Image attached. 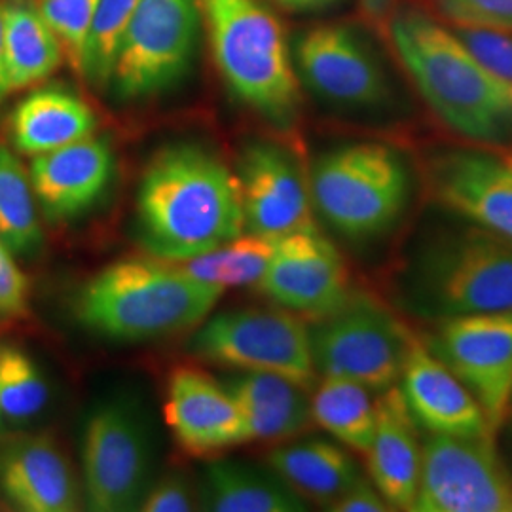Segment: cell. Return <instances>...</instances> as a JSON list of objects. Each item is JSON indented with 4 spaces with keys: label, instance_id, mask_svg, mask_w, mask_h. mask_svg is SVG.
<instances>
[{
    "label": "cell",
    "instance_id": "1",
    "mask_svg": "<svg viewBox=\"0 0 512 512\" xmlns=\"http://www.w3.org/2000/svg\"><path fill=\"white\" fill-rule=\"evenodd\" d=\"M135 226L148 255L181 264L245 232L238 177L194 143L162 148L137 190Z\"/></svg>",
    "mask_w": 512,
    "mask_h": 512
},
{
    "label": "cell",
    "instance_id": "2",
    "mask_svg": "<svg viewBox=\"0 0 512 512\" xmlns=\"http://www.w3.org/2000/svg\"><path fill=\"white\" fill-rule=\"evenodd\" d=\"M452 217L425 228L406 249L397 304L427 323L512 310V241Z\"/></svg>",
    "mask_w": 512,
    "mask_h": 512
},
{
    "label": "cell",
    "instance_id": "3",
    "mask_svg": "<svg viewBox=\"0 0 512 512\" xmlns=\"http://www.w3.org/2000/svg\"><path fill=\"white\" fill-rule=\"evenodd\" d=\"M387 38L427 107L478 147L512 143V97L456 33L416 8H397Z\"/></svg>",
    "mask_w": 512,
    "mask_h": 512
},
{
    "label": "cell",
    "instance_id": "4",
    "mask_svg": "<svg viewBox=\"0 0 512 512\" xmlns=\"http://www.w3.org/2000/svg\"><path fill=\"white\" fill-rule=\"evenodd\" d=\"M181 264L129 258L103 268L82 287L76 317L88 329L120 342H143L198 327L222 294Z\"/></svg>",
    "mask_w": 512,
    "mask_h": 512
},
{
    "label": "cell",
    "instance_id": "5",
    "mask_svg": "<svg viewBox=\"0 0 512 512\" xmlns=\"http://www.w3.org/2000/svg\"><path fill=\"white\" fill-rule=\"evenodd\" d=\"M220 76L241 103L279 128L300 110V82L283 25L262 0H200Z\"/></svg>",
    "mask_w": 512,
    "mask_h": 512
},
{
    "label": "cell",
    "instance_id": "6",
    "mask_svg": "<svg viewBox=\"0 0 512 512\" xmlns=\"http://www.w3.org/2000/svg\"><path fill=\"white\" fill-rule=\"evenodd\" d=\"M315 211L344 238L384 234L403 215L410 173L403 156L384 143H351L325 152L311 169Z\"/></svg>",
    "mask_w": 512,
    "mask_h": 512
},
{
    "label": "cell",
    "instance_id": "7",
    "mask_svg": "<svg viewBox=\"0 0 512 512\" xmlns=\"http://www.w3.org/2000/svg\"><path fill=\"white\" fill-rule=\"evenodd\" d=\"M412 332L382 298L351 291L338 310L310 327L315 372L319 378H346L380 395L399 382Z\"/></svg>",
    "mask_w": 512,
    "mask_h": 512
},
{
    "label": "cell",
    "instance_id": "8",
    "mask_svg": "<svg viewBox=\"0 0 512 512\" xmlns=\"http://www.w3.org/2000/svg\"><path fill=\"white\" fill-rule=\"evenodd\" d=\"M188 351L213 365L266 372L311 391L319 376L311 355L310 327L283 308H239L207 317Z\"/></svg>",
    "mask_w": 512,
    "mask_h": 512
},
{
    "label": "cell",
    "instance_id": "9",
    "mask_svg": "<svg viewBox=\"0 0 512 512\" xmlns=\"http://www.w3.org/2000/svg\"><path fill=\"white\" fill-rule=\"evenodd\" d=\"M82 495L93 512L137 511L152 473V444L137 406L99 404L82 437Z\"/></svg>",
    "mask_w": 512,
    "mask_h": 512
},
{
    "label": "cell",
    "instance_id": "10",
    "mask_svg": "<svg viewBox=\"0 0 512 512\" xmlns=\"http://www.w3.org/2000/svg\"><path fill=\"white\" fill-rule=\"evenodd\" d=\"M200 16V0H141L114 59L118 97L145 99L175 86L190 67Z\"/></svg>",
    "mask_w": 512,
    "mask_h": 512
},
{
    "label": "cell",
    "instance_id": "11",
    "mask_svg": "<svg viewBox=\"0 0 512 512\" xmlns=\"http://www.w3.org/2000/svg\"><path fill=\"white\" fill-rule=\"evenodd\" d=\"M410 512H512V473L497 437L423 433L420 486Z\"/></svg>",
    "mask_w": 512,
    "mask_h": 512
},
{
    "label": "cell",
    "instance_id": "12",
    "mask_svg": "<svg viewBox=\"0 0 512 512\" xmlns=\"http://www.w3.org/2000/svg\"><path fill=\"white\" fill-rule=\"evenodd\" d=\"M423 342L482 406L495 435L512 399V310L450 317L431 323Z\"/></svg>",
    "mask_w": 512,
    "mask_h": 512
},
{
    "label": "cell",
    "instance_id": "13",
    "mask_svg": "<svg viewBox=\"0 0 512 512\" xmlns=\"http://www.w3.org/2000/svg\"><path fill=\"white\" fill-rule=\"evenodd\" d=\"M300 78L317 97L344 109H376L391 99L382 63L355 29L315 25L296 40Z\"/></svg>",
    "mask_w": 512,
    "mask_h": 512
},
{
    "label": "cell",
    "instance_id": "14",
    "mask_svg": "<svg viewBox=\"0 0 512 512\" xmlns=\"http://www.w3.org/2000/svg\"><path fill=\"white\" fill-rule=\"evenodd\" d=\"M256 289L275 306L311 323L338 310L353 291L344 256L317 226L275 241L270 264Z\"/></svg>",
    "mask_w": 512,
    "mask_h": 512
},
{
    "label": "cell",
    "instance_id": "15",
    "mask_svg": "<svg viewBox=\"0 0 512 512\" xmlns=\"http://www.w3.org/2000/svg\"><path fill=\"white\" fill-rule=\"evenodd\" d=\"M425 184L448 215L512 241V169L482 147L446 148L425 162Z\"/></svg>",
    "mask_w": 512,
    "mask_h": 512
},
{
    "label": "cell",
    "instance_id": "16",
    "mask_svg": "<svg viewBox=\"0 0 512 512\" xmlns=\"http://www.w3.org/2000/svg\"><path fill=\"white\" fill-rule=\"evenodd\" d=\"M236 177L245 232L279 239L315 226L310 181L285 148L268 141L247 145Z\"/></svg>",
    "mask_w": 512,
    "mask_h": 512
},
{
    "label": "cell",
    "instance_id": "17",
    "mask_svg": "<svg viewBox=\"0 0 512 512\" xmlns=\"http://www.w3.org/2000/svg\"><path fill=\"white\" fill-rule=\"evenodd\" d=\"M0 499L21 512H74L84 505L73 465L46 433H0Z\"/></svg>",
    "mask_w": 512,
    "mask_h": 512
},
{
    "label": "cell",
    "instance_id": "18",
    "mask_svg": "<svg viewBox=\"0 0 512 512\" xmlns=\"http://www.w3.org/2000/svg\"><path fill=\"white\" fill-rule=\"evenodd\" d=\"M397 387L421 433L497 437L473 393L429 349L418 332H412Z\"/></svg>",
    "mask_w": 512,
    "mask_h": 512
},
{
    "label": "cell",
    "instance_id": "19",
    "mask_svg": "<svg viewBox=\"0 0 512 512\" xmlns=\"http://www.w3.org/2000/svg\"><path fill=\"white\" fill-rule=\"evenodd\" d=\"M114 167L109 139L95 135L33 156L29 177L40 217L61 224L88 213L107 192Z\"/></svg>",
    "mask_w": 512,
    "mask_h": 512
},
{
    "label": "cell",
    "instance_id": "20",
    "mask_svg": "<svg viewBox=\"0 0 512 512\" xmlns=\"http://www.w3.org/2000/svg\"><path fill=\"white\" fill-rule=\"evenodd\" d=\"M165 421L179 446L194 456H213L249 442L230 389L196 368H177L169 376Z\"/></svg>",
    "mask_w": 512,
    "mask_h": 512
},
{
    "label": "cell",
    "instance_id": "21",
    "mask_svg": "<svg viewBox=\"0 0 512 512\" xmlns=\"http://www.w3.org/2000/svg\"><path fill=\"white\" fill-rule=\"evenodd\" d=\"M376 404V431L365 454L368 475L391 511H410L420 486L421 431L397 385L380 393Z\"/></svg>",
    "mask_w": 512,
    "mask_h": 512
},
{
    "label": "cell",
    "instance_id": "22",
    "mask_svg": "<svg viewBox=\"0 0 512 512\" xmlns=\"http://www.w3.org/2000/svg\"><path fill=\"white\" fill-rule=\"evenodd\" d=\"M92 107L63 86H42L27 93L10 116V137L19 154L38 156L95 135Z\"/></svg>",
    "mask_w": 512,
    "mask_h": 512
},
{
    "label": "cell",
    "instance_id": "23",
    "mask_svg": "<svg viewBox=\"0 0 512 512\" xmlns=\"http://www.w3.org/2000/svg\"><path fill=\"white\" fill-rule=\"evenodd\" d=\"M238 403L249 442H287L311 423L310 391L266 372H243L226 385Z\"/></svg>",
    "mask_w": 512,
    "mask_h": 512
},
{
    "label": "cell",
    "instance_id": "24",
    "mask_svg": "<svg viewBox=\"0 0 512 512\" xmlns=\"http://www.w3.org/2000/svg\"><path fill=\"white\" fill-rule=\"evenodd\" d=\"M198 505L213 512H304L310 503L275 473L243 461L219 459L203 469Z\"/></svg>",
    "mask_w": 512,
    "mask_h": 512
},
{
    "label": "cell",
    "instance_id": "25",
    "mask_svg": "<svg viewBox=\"0 0 512 512\" xmlns=\"http://www.w3.org/2000/svg\"><path fill=\"white\" fill-rule=\"evenodd\" d=\"M268 465L308 503L325 509L361 478L353 452L332 439H304L277 446Z\"/></svg>",
    "mask_w": 512,
    "mask_h": 512
},
{
    "label": "cell",
    "instance_id": "26",
    "mask_svg": "<svg viewBox=\"0 0 512 512\" xmlns=\"http://www.w3.org/2000/svg\"><path fill=\"white\" fill-rule=\"evenodd\" d=\"M4 69L10 93L33 88L65 59L61 40L44 18L38 0H2Z\"/></svg>",
    "mask_w": 512,
    "mask_h": 512
},
{
    "label": "cell",
    "instance_id": "27",
    "mask_svg": "<svg viewBox=\"0 0 512 512\" xmlns=\"http://www.w3.org/2000/svg\"><path fill=\"white\" fill-rule=\"evenodd\" d=\"M365 385L323 376L311 389V418L353 454L365 456L374 439L378 404Z\"/></svg>",
    "mask_w": 512,
    "mask_h": 512
},
{
    "label": "cell",
    "instance_id": "28",
    "mask_svg": "<svg viewBox=\"0 0 512 512\" xmlns=\"http://www.w3.org/2000/svg\"><path fill=\"white\" fill-rule=\"evenodd\" d=\"M0 239L16 256L33 255L42 245L40 211L29 169L4 143H0Z\"/></svg>",
    "mask_w": 512,
    "mask_h": 512
},
{
    "label": "cell",
    "instance_id": "29",
    "mask_svg": "<svg viewBox=\"0 0 512 512\" xmlns=\"http://www.w3.org/2000/svg\"><path fill=\"white\" fill-rule=\"evenodd\" d=\"M275 241L277 239L243 232L209 253L181 262V266L198 281L217 285L224 291L245 285L256 287L270 264Z\"/></svg>",
    "mask_w": 512,
    "mask_h": 512
},
{
    "label": "cell",
    "instance_id": "30",
    "mask_svg": "<svg viewBox=\"0 0 512 512\" xmlns=\"http://www.w3.org/2000/svg\"><path fill=\"white\" fill-rule=\"evenodd\" d=\"M50 399V387L37 363L14 346L0 351V429L37 418Z\"/></svg>",
    "mask_w": 512,
    "mask_h": 512
},
{
    "label": "cell",
    "instance_id": "31",
    "mask_svg": "<svg viewBox=\"0 0 512 512\" xmlns=\"http://www.w3.org/2000/svg\"><path fill=\"white\" fill-rule=\"evenodd\" d=\"M141 0H99L86 40L82 73L95 88H107L120 40Z\"/></svg>",
    "mask_w": 512,
    "mask_h": 512
},
{
    "label": "cell",
    "instance_id": "32",
    "mask_svg": "<svg viewBox=\"0 0 512 512\" xmlns=\"http://www.w3.org/2000/svg\"><path fill=\"white\" fill-rule=\"evenodd\" d=\"M38 4L61 40L74 73H82L86 40L99 0H38Z\"/></svg>",
    "mask_w": 512,
    "mask_h": 512
},
{
    "label": "cell",
    "instance_id": "33",
    "mask_svg": "<svg viewBox=\"0 0 512 512\" xmlns=\"http://www.w3.org/2000/svg\"><path fill=\"white\" fill-rule=\"evenodd\" d=\"M454 33L482 65V69L512 97L511 35L480 27H456Z\"/></svg>",
    "mask_w": 512,
    "mask_h": 512
},
{
    "label": "cell",
    "instance_id": "34",
    "mask_svg": "<svg viewBox=\"0 0 512 512\" xmlns=\"http://www.w3.org/2000/svg\"><path fill=\"white\" fill-rule=\"evenodd\" d=\"M456 27H480L512 33V0H435Z\"/></svg>",
    "mask_w": 512,
    "mask_h": 512
},
{
    "label": "cell",
    "instance_id": "35",
    "mask_svg": "<svg viewBox=\"0 0 512 512\" xmlns=\"http://www.w3.org/2000/svg\"><path fill=\"white\" fill-rule=\"evenodd\" d=\"M31 310V283L16 255L0 239V317L21 319Z\"/></svg>",
    "mask_w": 512,
    "mask_h": 512
},
{
    "label": "cell",
    "instance_id": "36",
    "mask_svg": "<svg viewBox=\"0 0 512 512\" xmlns=\"http://www.w3.org/2000/svg\"><path fill=\"white\" fill-rule=\"evenodd\" d=\"M198 490H192L190 482L177 473L158 478L148 484L141 497L137 511L143 512H188L198 507Z\"/></svg>",
    "mask_w": 512,
    "mask_h": 512
},
{
    "label": "cell",
    "instance_id": "37",
    "mask_svg": "<svg viewBox=\"0 0 512 512\" xmlns=\"http://www.w3.org/2000/svg\"><path fill=\"white\" fill-rule=\"evenodd\" d=\"M332 512H387L384 495L372 484L370 478H357L344 494L340 495L329 507Z\"/></svg>",
    "mask_w": 512,
    "mask_h": 512
},
{
    "label": "cell",
    "instance_id": "38",
    "mask_svg": "<svg viewBox=\"0 0 512 512\" xmlns=\"http://www.w3.org/2000/svg\"><path fill=\"white\" fill-rule=\"evenodd\" d=\"M366 23L382 37L389 35L391 19L397 12V0H357Z\"/></svg>",
    "mask_w": 512,
    "mask_h": 512
},
{
    "label": "cell",
    "instance_id": "39",
    "mask_svg": "<svg viewBox=\"0 0 512 512\" xmlns=\"http://www.w3.org/2000/svg\"><path fill=\"white\" fill-rule=\"evenodd\" d=\"M497 446H499V452L505 459L509 471L512 473V410L507 414L505 421L501 423L499 431H497Z\"/></svg>",
    "mask_w": 512,
    "mask_h": 512
},
{
    "label": "cell",
    "instance_id": "40",
    "mask_svg": "<svg viewBox=\"0 0 512 512\" xmlns=\"http://www.w3.org/2000/svg\"><path fill=\"white\" fill-rule=\"evenodd\" d=\"M8 95H10V88L6 80V69H4V16H2V0H0V107Z\"/></svg>",
    "mask_w": 512,
    "mask_h": 512
},
{
    "label": "cell",
    "instance_id": "41",
    "mask_svg": "<svg viewBox=\"0 0 512 512\" xmlns=\"http://www.w3.org/2000/svg\"><path fill=\"white\" fill-rule=\"evenodd\" d=\"M275 2H279L289 10H319V8H327L338 0H275Z\"/></svg>",
    "mask_w": 512,
    "mask_h": 512
},
{
    "label": "cell",
    "instance_id": "42",
    "mask_svg": "<svg viewBox=\"0 0 512 512\" xmlns=\"http://www.w3.org/2000/svg\"><path fill=\"white\" fill-rule=\"evenodd\" d=\"M505 160H507V164L511 165V169H512V158H511V156H509V158H505Z\"/></svg>",
    "mask_w": 512,
    "mask_h": 512
},
{
    "label": "cell",
    "instance_id": "43",
    "mask_svg": "<svg viewBox=\"0 0 512 512\" xmlns=\"http://www.w3.org/2000/svg\"><path fill=\"white\" fill-rule=\"evenodd\" d=\"M512 410V399H511V408H509V412H511Z\"/></svg>",
    "mask_w": 512,
    "mask_h": 512
},
{
    "label": "cell",
    "instance_id": "44",
    "mask_svg": "<svg viewBox=\"0 0 512 512\" xmlns=\"http://www.w3.org/2000/svg\"><path fill=\"white\" fill-rule=\"evenodd\" d=\"M0 351H2V344H0Z\"/></svg>",
    "mask_w": 512,
    "mask_h": 512
}]
</instances>
